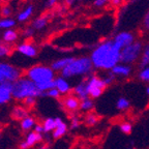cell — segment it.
Masks as SVG:
<instances>
[{
    "label": "cell",
    "mask_w": 149,
    "mask_h": 149,
    "mask_svg": "<svg viewBox=\"0 0 149 149\" xmlns=\"http://www.w3.org/2000/svg\"><path fill=\"white\" fill-rule=\"evenodd\" d=\"M62 105L65 109L70 112H76L80 109L81 100L74 95V94H68L62 100Z\"/></svg>",
    "instance_id": "cell-10"
},
{
    "label": "cell",
    "mask_w": 149,
    "mask_h": 149,
    "mask_svg": "<svg viewBox=\"0 0 149 149\" xmlns=\"http://www.w3.org/2000/svg\"><path fill=\"white\" fill-rule=\"evenodd\" d=\"M60 95H61L60 92L56 88H53V89H51V90L47 91V96H49V97H51V98H59Z\"/></svg>",
    "instance_id": "cell-34"
},
{
    "label": "cell",
    "mask_w": 149,
    "mask_h": 149,
    "mask_svg": "<svg viewBox=\"0 0 149 149\" xmlns=\"http://www.w3.org/2000/svg\"><path fill=\"white\" fill-rule=\"evenodd\" d=\"M18 38V33L13 29H7L3 33V40L5 42H14Z\"/></svg>",
    "instance_id": "cell-27"
},
{
    "label": "cell",
    "mask_w": 149,
    "mask_h": 149,
    "mask_svg": "<svg viewBox=\"0 0 149 149\" xmlns=\"http://www.w3.org/2000/svg\"><path fill=\"white\" fill-rule=\"evenodd\" d=\"M102 79H104L105 83L107 84V86H109V85H111V84H113L115 82V80H116V76H115L112 72H108L107 74L102 77Z\"/></svg>",
    "instance_id": "cell-31"
},
{
    "label": "cell",
    "mask_w": 149,
    "mask_h": 149,
    "mask_svg": "<svg viewBox=\"0 0 149 149\" xmlns=\"http://www.w3.org/2000/svg\"><path fill=\"white\" fill-rule=\"evenodd\" d=\"M34 30H35V29L32 27V26H31V27H27V28L25 29V30H24L23 35H24V36H27V37L32 36L33 33H34Z\"/></svg>",
    "instance_id": "cell-38"
},
{
    "label": "cell",
    "mask_w": 149,
    "mask_h": 149,
    "mask_svg": "<svg viewBox=\"0 0 149 149\" xmlns=\"http://www.w3.org/2000/svg\"><path fill=\"white\" fill-rule=\"evenodd\" d=\"M13 87L14 83L12 82L0 83V106L10 102L13 98Z\"/></svg>",
    "instance_id": "cell-9"
},
{
    "label": "cell",
    "mask_w": 149,
    "mask_h": 149,
    "mask_svg": "<svg viewBox=\"0 0 149 149\" xmlns=\"http://www.w3.org/2000/svg\"><path fill=\"white\" fill-rule=\"evenodd\" d=\"M1 15H2L4 18H8L10 15H12V8L9 6H4L1 9Z\"/></svg>",
    "instance_id": "cell-37"
},
{
    "label": "cell",
    "mask_w": 149,
    "mask_h": 149,
    "mask_svg": "<svg viewBox=\"0 0 149 149\" xmlns=\"http://www.w3.org/2000/svg\"><path fill=\"white\" fill-rule=\"evenodd\" d=\"M87 80V87H88L89 97L92 100L98 98L102 93L105 92L107 88V84L105 83L102 77L96 76V74H91L86 78Z\"/></svg>",
    "instance_id": "cell-6"
},
{
    "label": "cell",
    "mask_w": 149,
    "mask_h": 149,
    "mask_svg": "<svg viewBox=\"0 0 149 149\" xmlns=\"http://www.w3.org/2000/svg\"><path fill=\"white\" fill-rule=\"evenodd\" d=\"M37 149H49V146L48 145H42V146H40Z\"/></svg>",
    "instance_id": "cell-44"
},
{
    "label": "cell",
    "mask_w": 149,
    "mask_h": 149,
    "mask_svg": "<svg viewBox=\"0 0 149 149\" xmlns=\"http://www.w3.org/2000/svg\"><path fill=\"white\" fill-rule=\"evenodd\" d=\"M47 96V92H42L37 88L36 84L33 83L27 77L20 78L14 82L13 87V97L18 100H22L28 97H45Z\"/></svg>",
    "instance_id": "cell-2"
},
{
    "label": "cell",
    "mask_w": 149,
    "mask_h": 149,
    "mask_svg": "<svg viewBox=\"0 0 149 149\" xmlns=\"http://www.w3.org/2000/svg\"><path fill=\"white\" fill-rule=\"evenodd\" d=\"M36 102V98L35 97H28L23 100V104L26 108H32Z\"/></svg>",
    "instance_id": "cell-35"
},
{
    "label": "cell",
    "mask_w": 149,
    "mask_h": 149,
    "mask_svg": "<svg viewBox=\"0 0 149 149\" xmlns=\"http://www.w3.org/2000/svg\"><path fill=\"white\" fill-rule=\"evenodd\" d=\"M36 125V121L33 118L32 116H27L26 118H24L23 120L21 121L20 123V126H21V130L23 132H29L32 128H34V126Z\"/></svg>",
    "instance_id": "cell-19"
},
{
    "label": "cell",
    "mask_w": 149,
    "mask_h": 149,
    "mask_svg": "<svg viewBox=\"0 0 149 149\" xmlns=\"http://www.w3.org/2000/svg\"><path fill=\"white\" fill-rule=\"evenodd\" d=\"M111 1H112V0H109V2H111Z\"/></svg>",
    "instance_id": "cell-47"
},
{
    "label": "cell",
    "mask_w": 149,
    "mask_h": 149,
    "mask_svg": "<svg viewBox=\"0 0 149 149\" xmlns=\"http://www.w3.org/2000/svg\"><path fill=\"white\" fill-rule=\"evenodd\" d=\"M94 107V102L91 97H87L85 100H81V105H80V110L83 112H90Z\"/></svg>",
    "instance_id": "cell-24"
},
{
    "label": "cell",
    "mask_w": 149,
    "mask_h": 149,
    "mask_svg": "<svg viewBox=\"0 0 149 149\" xmlns=\"http://www.w3.org/2000/svg\"><path fill=\"white\" fill-rule=\"evenodd\" d=\"M33 130H34L35 133L37 134H45V130H44V127H42V124H36V125L34 126V128H33Z\"/></svg>",
    "instance_id": "cell-40"
},
{
    "label": "cell",
    "mask_w": 149,
    "mask_h": 149,
    "mask_svg": "<svg viewBox=\"0 0 149 149\" xmlns=\"http://www.w3.org/2000/svg\"><path fill=\"white\" fill-rule=\"evenodd\" d=\"M74 95L79 97L80 100H85V98L89 97V92H88V87H87V80H83L79 84H77L74 88Z\"/></svg>",
    "instance_id": "cell-14"
},
{
    "label": "cell",
    "mask_w": 149,
    "mask_h": 149,
    "mask_svg": "<svg viewBox=\"0 0 149 149\" xmlns=\"http://www.w3.org/2000/svg\"><path fill=\"white\" fill-rule=\"evenodd\" d=\"M143 50H144V46H143L142 42L136 40L135 42L121 50L120 62L127 65L139 62L141 55L143 53Z\"/></svg>",
    "instance_id": "cell-5"
},
{
    "label": "cell",
    "mask_w": 149,
    "mask_h": 149,
    "mask_svg": "<svg viewBox=\"0 0 149 149\" xmlns=\"http://www.w3.org/2000/svg\"><path fill=\"white\" fill-rule=\"evenodd\" d=\"M10 116L14 120H20L22 121L24 118H26L28 115V110L24 106H16L13 108L12 112H10Z\"/></svg>",
    "instance_id": "cell-16"
},
{
    "label": "cell",
    "mask_w": 149,
    "mask_h": 149,
    "mask_svg": "<svg viewBox=\"0 0 149 149\" xmlns=\"http://www.w3.org/2000/svg\"><path fill=\"white\" fill-rule=\"evenodd\" d=\"M127 149H133V148H127Z\"/></svg>",
    "instance_id": "cell-48"
},
{
    "label": "cell",
    "mask_w": 149,
    "mask_h": 149,
    "mask_svg": "<svg viewBox=\"0 0 149 149\" xmlns=\"http://www.w3.org/2000/svg\"><path fill=\"white\" fill-rule=\"evenodd\" d=\"M9 53H10V49H9V47L0 42V58H2V57H5V56L9 55Z\"/></svg>",
    "instance_id": "cell-33"
},
{
    "label": "cell",
    "mask_w": 149,
    "mask_h": 149,
    "mask_svg": "<svg viewBox=\"0 0 149 149\" xmlns=\"http://www.w3.org/2000/svg\"><path fill=\"white\" fill-rule=\"evenodd\" d=\"M121 49L115 45L113 40H107L98 44L92 50L90 59L95 70H112L120 63Z\"/></svg>",
    "instance_id": "cell-1"
},
{
    "label": "cell",
    "mask_w": 149,
    "mask_h": 149,
    "mask_svg": "<svg viewBox=\"0 0 149 149\" xmlns=\"http://www.w3.org/2000/svg\"><path fill=\"white\" fill-rule=\"evenodd\" d=\"M143 27H144L145 30L149 31V9L146 12L144 18H143Z\"/></svg>",
    "instance_id": "cell-36"
},
{
    "label": "cell",
    "mask_w": 149,
    "mask_h": 149,
    "mask_svg": "<svg viewBox=\"0 0 149 149\" xmlns=\"http://www.w3.org/2000/svg\"><path fill=\"white\" fill-rule=\"evenodd\" d=\"M72 60H74V57H64V58L57 59L51 64V68L54 72H62Z\"/></svg>",
    "instance_id": "cell-18"
},
{
    "label": "cell",
    "mask_w": 149,
    "mask_h": 149,
    "mask_svg": "<svg viewBox=\"0 0 149 149\" xmlns=\"http://www.w3.org/2000/svg\"><path fill=\"white\" fill-rule=\"evenodd\" d=\"M108 2H109V0H94V5L96 7H102L105 6Z\"/></svg>",
    "instance_id": "cell-39"
},
{
    "label": "cell",
    "mask_w": 149,
    "mask_h": 149,
    "mask_svg": "<svg viewBox=\"0 0 149 149\" xmlns=\"http://www.w3.org/2000/svg\"><path fill=\"white\" fill-rule=\"evenodd\" d=\"M145 92H146V94L149 96V84L146 86V88H145Z\"/></svg>",
    "instance_id": "cell-45"
},
{
    "label": "cell",
    "mask_w": 149,
    "mask_h": 149,
    "mask_svg": "<svg viewBox=\"0 0 149 149\" xmlns=\"http://www.w3.org/2000/svg\"><path fill=\"white\" fill-rule=\"evenodd\" d=\"M55 88L60 92L61 95H68L72 90L70 82L68 81V79L63 78L62 76L55 78Z\"/></svg>",
    "instance_id": "cell-12"
},
{
    "label": "cell",
    "mask_w": 149,
    "mask_h": 149,
    "mask_svg": "<svg viewBox=\"0 0 149 149\" xmlns=\"http://www.w3.org/2000/svg\"><path fill=\"white\" fill-rule=\"evenodd\" d=\"M130 102L126 97L121 96V97H119L118 100H117L116 109L118 110V111L124 112V111H126V110L130 109Z\"/></svg>",
    "instance_id": "cell-23"
},
{
    "label": "cell",
    "mask_w": 149,
    "mask_h": 149,
    "mask_svg": "<svg viewBox=\"0 0 149 149\" xmlns=\"http://www.w3.org/2000/svg\"><path fill=\"white\" fill-rule=\"evenodd\" d=\"M81 124V119L79 118V116H77L76 114L72 115V120H70V128L72 130H77Z\"/></svg>",
    "instance_id": "cell-32"
},
{
    "label": "cell",
    "mask_w": 149,
    "mask_h": 149,
    "mask_svg": "<svg viewBox=\"0 0 149 149\" xmlns=\"http://www.w3.org/2000/svg\"><path fill=\"white\" fill-rule=\"evenodd\" d=\"M26 77L36 85H42V84L54 81L55 72L52 70L51 66L38 64L29 68L26 72Z\"/></svg>",
    "instance_id": "cell-4"
},
{
    "label": "cell",
    "mask_w": 149,
    "mask_h": 149,
    "mask_svg": "<svg viewBox=\"0 0 149 149\" xmlns=\"http://www.w3.org/2000/svg\"><path fill=\"white\" fill-rule=\"evenodd\" d=\"M42 139H44V136H42V134H37L33 130V132H30V133L27 134L24 142H25V144L27 145L28 149H29L30 147H33L35 144H37V143L42 142Z\"/></svg>",
    "instance_id": "cell-17"
},
{
    "label": "cell",
    "mask_w": 149,
    "mask_h": 149,
    "mask_svg": "<svg viewBox=\"0 0 149 149\" xmlns=\"http://www.w3.org/2000/svg\"><path fill=\"white\" fill-rule=\"evenodd\" d=\"M98 116L95 113H92V112H89L88 114H86L85 118H84V122L87 126H94L98 122Z\"/></svg>",
    "instance_id": "cell-25"
},
{
    "label": "cell",
    "mask_w": 149,
    "mask_h": 149,
    "mask_svg": "<svg viewBox=\"0 0 149 149\" xmlns=\"http://www.w3.org/2000/svg\"><path fill=\"white\" fill-rule=\"evenodd\" d=\"M115 45H116L118 48H120L121 50L125 48V47L130 46L133 42H136L135 35L132 32H128V31H121V32H118L113 38Z\"/></svg>",
    "instance_id": "cell-8"
},
{
    "label": "cell",
    "mask_w": 149,
    "mask_h": 149,
    "mask_svg": "<svg viewBox=\"0 0 149 149\" xmlns=\"http://www.w3.org/2000/svg\"><path fill=\"white\" fill-rule=\"evenodd\" d=\"M110 72H113L116 76V78H127L133 72V68L130 65L123 64V63L120 62L115 68H112V70H110Z\"/></svg>",
    "instance_id": "cell-11"
},
{
    "label": "cell",
    "mask_w": 149,
    "mask_h": 149,
    "mask_svg": "<svg viewBox=\"0 0 149 149\" xmlns=\"http://www.w3.org/2000/svg\"><path fill=\"white\" fill-rule=\"evenodd\" d=\"M33 9L34 8H33L32 5H29V6H27L25 9H23V10L18 15V17H17L18 21L19 22H24V21H26V20H28V19L32 16Z\"/></svg>",
    "instance_id": "cell-22"
},
{
    "label": "cell",
    "mask_w": 149,
    "mask_h": 149,
    "mask_svg": "<svg viewBox=\"0 0 149 149\" xmlns=\"http://www.w3.org/2000/svg\"><path fill=\"white\" fill-rule=\"evenodd\" d=\"M94 66L92 64L90 57L82 56L78 58H74V60L61 72V76L65 79L74 77H85L91 76Z\"/></svg>",
    "instance_id": "cell-3"
},
{
    "label": "cell",
    "mask_w": 149,
    "mask_h": 149,
    "mask_svg": "<svg viewBox=\"0 0 149 149\" xmlns=\"http://www.w3.org/2000/svg\"><path fill=\"white\" fill-rule=\"evenodd\" d=\"M149 66V44L146 45L144 47V50H143V53L141 55V58L139 60V68H144Z\"/></svg>",
    "instance_id": "cell-21"
},
{
    "label": "cell",
    "mask_w": 149,
    "mask_h": 149,
    "mask_svg": "<svg viewBox=\"0 0 149 149\" xmlns=\"http://www.w3.org/2000/svg\"><path fill=\"white\" fill-rule=\"evenodd\" d=\"M47 24H48V18L47 17H40L32 22V27L35 30H40L44 27H46Z\"/></svg>",
    "instance_id": "cell-26"
},
{
    "label": "cell",
    "mask_w": 149,
    "mask_h": 149,
    "mask_svg": "<svg viewBox=\"0 0 149 149\" xmlns=\"http://www.w3.org/2000/svg\"><path fill=\"white\" fill-rule=\"evenodd\" d=\"M16 25V21L10 18H4L0 20V29H10Z\"/></svg>",
    "instance_id": "cell-28"
},
{
    "label": "cell",
    "mask_w": 149,
    "mask_h": 149,
    "mask_svg": "<svg viewBox=\"0 0 149 149\" xmlns=\"http://www.w3.org/2000/svg\"><path fill=\"white\" fill-rule=\"evenodd\" d=\"M17 51L21 53L22 55L27 56L29 58H34L37 55V49L36 47L33 46L32 44H21L17 47Z\"/></svg>",
    "instance_id": "cell-13"
},
{
    "label": "cell",
    "mask_w": 149,
    "mask_h": 149,
    "mask_svg": "<svg viewBox=\"0 0 149 149\" xmlns=\"http://www.w3.org/2000/svg\"><path fill=\"white\" fill-rule=\"evenodd\" d=\"M0 138H1V135H0Z\"/></svg>",
    "instance_id": "cell-49"
},
{
    "label": "cell",
    "mask_w": 149,
    "mask_h": 149,
    "mask_svg": "<svg viewBox=\"0 0 149 149\" xmlns=\"http://www.w3.org/2000/svg\"><path fill=\"white\" fill-rule=\"evenodd\" d=\"M57 122H56V118H52V117H48L44 120L42 122V127H44L45 134L48 133H53L54 130L56 128Z\"/></svg>",
    "instance_id": "cell-20"
},
{
    "label": "cell",
    "mask_w": 149,
    "mask_h": 149,
    "mask_svg": "<svg viewBox=\"0 0 149 149\" xmlns=\"http://www.w3.org/2000/svg\"><path fill=\"white\" fill-rule=\"evenodd\" d=\"M56 122H57V125H56V128L54 130V132L52 133V136H53L54 139H60L62 138L65 134L68 133V124L65 123L64 121L61 118L57 117L56 118Z\"/></svg>",
    "instance_id": "cell-15"
},
{
    "label": "cell",
    "mask_w": 149,
    "mask_h": 149,
    "mask_svg": "<svg viewBox=\"0 0 149 149\" xmlns=\"http://www.w3.org/2000/svg\"><path fill=\"white\" fill-rule=\"evenodd\" d=\"M119 130L122 134L124 135H130L132 133V130H133V125L130 123V122H122L120 123L119 125Z\"/></svg>",
    "instance_id": "cell-30"
},
{
    "label": "cell",
    "mask_w": 149,
    "mask_h": 149,
    "mask_svg": "<svg viewBox=\"0 0 149 149\" xmlns=\"http://www.w3.org/2000/svg\"><path fill=\"white\" fill-rule=\"evenodd\" d=\"M21 78V70L7 62H0V83L16 82Z\"/></svg>",
    "instance_id": "cell-7"
},
{
    "label": "cell",
    "mask_w": 149,
    "mask_h": 149,
    "mask_svg": "<svg viewBox=\"0 0 149 149\" xmlns=\"http://www.w3.org/2000/svg\"><path fill=\"white\" fill-rule=\"evenodd\" d=\"M74 1H76V0H65V2H66V4H68V5L74 4Z\"/></svg>",
    "instance_id": "cell-43"
},
{
    "label": "cell",
    "mask_w": 149,
    "mask_h": 149,
    "mask_svg": "<svg viewBox=\"0 0 149 149\" xmlns=\"http://www.w3.org/2000/svg\"><path fill=\"white\" fill-rule=\"evenodd\" d=\"M56 2H57V0H48V2H47V6H53Z\"/></svg>",
    "instance_id": "cell-42"
},
{
    "label": "cell",
    "mask_w": 149,
    "mask_h": 149,
    "mask_svg": "<svg viewBox=\"0 0 149 149\" xmlns=\"http://www.w3.org/2000/svg\"><path fill=\"white\" fill-rule=\"evenodd\" d=\"M133 1H140V0H133Z\"/></svg>",
    "instance_id": "cell-46"
},
{
    "label": "cell",
    "mask_w": 149,
    "mask_h": 149,
    "mask_svg": "<svg viewBox=\"0 0 149 149\" xmlns=\"http://www.w3.org/2000/svg\"><path fill=\"white\" fill-rule=\"evenodd\" d=\"M138 78H139L140 81L149 84V66L141 68L140 72H138Z\"/></svg>",
    "instance_id": "cell-29"
},
{
    "label": "cell",
    "mask_w": 149,
    "mask_h": 149,
    "mask_svg": "<svg viewBox=\"0 0 149 149\" xmlns=\"http://www.w3.org/2000/svg\"><path fill=\"white\" fill-rule=\"evenodd\" d=\"M122 1H123V0H112L111 4L115 5V6H118V5H120L121 3H122Z\"/></svg>",
    "instance_id": "cell-41"
}]
</instances>
